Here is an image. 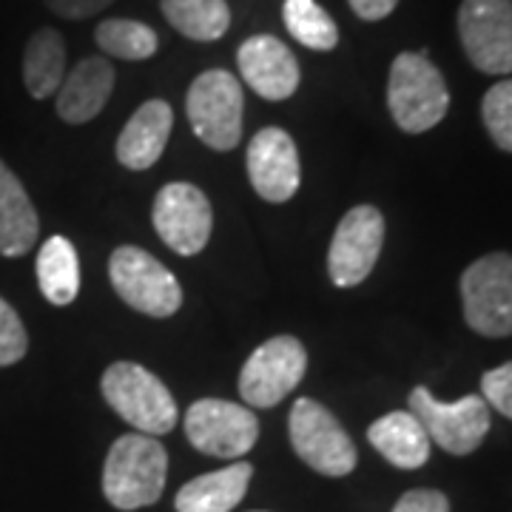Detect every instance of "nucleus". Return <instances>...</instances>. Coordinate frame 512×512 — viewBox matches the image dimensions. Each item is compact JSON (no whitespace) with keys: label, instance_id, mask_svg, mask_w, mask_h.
<instances>
[{"label":"nucleus","instance_id":"obj_1","mask_svg":"<svg viewBox=\"0 0 512 512\" xmlns=\"http://www.w3.org/2000/svg\"><path fill=\"white\" fill-rule=\"evenodd\" d=\"M168 478V453L146 433H126L111 444L103 467V493L111 507L131 512L160 501Z\"/></svg>","mask_w":512,"mask_h":512},{"label":"nucleus","instance_id":"obj_2","mask_svg":"<svg viewBox=\"0 0 512 512\" xmlns=\"http://www.w3.org/2000/svg\"><path fill=\"white\" fill-rule=\"evenodd\" d=\"M387 109L404 134L436 128L450 109V92L427 52H402L387 77Z\"/></svg>","mask_w":512,"mask_h":512},{"label":"nucleus","instance_id":"obj_3","mask_svg":"<svg viewBox=\"0 0 512 512\" xmlns=\"http://www.w3.org/2000/svg\"><path fill=\"white\" fill-rule=\"evenodd\" d=\"M100 390L111 410L146 436H165L177 424V402L171 390L137 362H114L106 367Z\"/></svg>","mask_w":512,"mask_h":512},{"label":"nucleus","instance_id":"obj_4","mask_svg":"<svg viewBox=\"0 0 512 512\" xmlns=\"http://www.w3.org/2000/svg\"><path fill=\"white\" fill-rule=\"evenodd\" d=\"M245 94L231 72H202L185 94V114L194 134L214 151H234L242 137Z\"/></svg>","mask_w":512,"mask_h":512},{"label":"nucleus","instance_id":"obj_5","mask_svg":"<svg viewBox=\"0 0 512 512\" xmlns=\"http://www.w3.org/2000/svg\"><path fill=\"white\" fill-rule=\"evenodd\" d=\"M288 433L293 453L322 476H350L359 464L356 444L325 404L299 399L291 407Z\"/></svg>","mask_w":512,"mask_h":512},{"label":"nucleus","instance_id":"obj_6","mask_svg":"<svg viewBox=\"0 0 512 512\" xmlns=\"http://www.w3.org/2000/svg\"><path fill=\"white\" fill-rule=\"evenodd\" d=\"M109 279L128 308L146 316L168 319L183 308V288L177 276L143 248L120 245L109 259Z\"/></svg>","mask_w":512,"mask_h":512},{"label":"nucleus","instance_id":"obj_7","mask_svg":"<svg viewBox=\"0 0 512 512\" xmlns=\"http://www.w3.org/2000/svg\"><path fill=\"white\" fill-rule=\"evenodd\" d=\"M461 305L467 325L487 336H512V254L495 251L461 274Z\"/></svg>","mask_w":512,"mask_h":512},{"label":"nucleus","instance_id":"obj_8","mask_svg":"<svg viewBox=\"0 0 512 512\" xmlns=\"http://www.w3.org/2000/svg\"><path fill=\"white\" fill-rule=\"evenodd\" d=\"M407 404L430 441H436L450 456L476 453L490 433V404L484 402V396H464L447 404L439 402L427 387H416Z\"/></svg>","mask_w":512,"mask_h":512},{"label":"nucleus","instance_id":"obj_9","mask_svg":"<svg viewBox=\"0 0 512 512\" xmlns=\"http://www.w3.org/2000/svg\"><path fill=\"white\" fill-rule=\"evenodd\" d=\"M308 350L296 336H274L248 356L239 373V396L251 407H276L305 379Z\"/></svg>","mask_w":512,"mask_h":512},{"label":"nucleus","instance_id":"obj_10","mask_svg":"<svg viewBox=\"0 0 512 512\" xmlns=\"http://www.w3.org/2000/svg\"><path fill=\"white\" fill-rule=\"evenodd\" d=\"M151 222L165 248L180 256H197L211 239L214 211L202 188L191 183H168L154 197Z\"/></svg>","mask_w":512,"mask_h":512},{"label":"nucleus","instance_id":"obj_11","mask_svg":"<svg viewBox=\"0 0 512 512\" xmlns=\"http://www.w3.org/2000/svg\"><path fill=\"white\" fill-rule=\"evenodd\" d=\"M185 436L194 450L214 458H242L259 439V421L242 404L200 399L185 413Z\"/></svg>","mask_w":512,"mask_h":512},{"label":"nucleus","instance_id":"obj_12","mask_svg":"<svg viewBox=\"0 0 512 512\" xmlns=\"http://www.w3.org/2000/svg\"><path fill=\"white\" fill-rule=\"evenodd\" d=\"M458 37L484 74H512V0H461Z\"/></svg>","mask_w":512,"mask_h":512},{"label":"nucleus","instance_id":"obj_13","mask_svg":"<svg viewBox=\"0 0 512 512\" xmlns=\"http://www.w3.org/2000/svg\"><path fill=\"white\" fill-rule=\"evenodd\" d=\"M384 245V217L373 205H356L336 225L330 239L328 274L339 288L362 285L376 268Z\"/></svg>","mask_w":512,"mask_h":512},{"label":"nucleus","instance_id":"obj_14","mask_svg":"<svg viewBox=\"0 0 512 512\" xmlns=\"http://www.w3.org/2000/svg\"><path fill=\"white\" fill-rule=\"evenodd\" d=\"M248 177L265 202H288L299 191V154L282 128H262L248 143Z\"/></svg>","mask_w":512,"mask_h":512},{"label":"nucleus","instance_id":"obj_15","mask_svg":"<svg viewBox=\"0 0 512 512\" xmlns=\"http://www.w3.org/2000/svg\"><path fill=\"white\" fill-rule=\"evenodd\" d=\"M237 66L242 80L271 103L288 100L299 89V63L291 49L274 35L248 37L239 46Z\"/></svg>","mask_w":512,"mask_h":512},{"label":"nucleus","instance_id":"obj_16","mask_svg":"<svg viewBox=\"0 0 512 512\" xmlns=\"http://www.w3.org/2000/svg\"><path fill=\"white\" fill-rule=\"evenodd\" d=\"M114 92V66L106 57H83L57 89V114L69 126H83L106 109Z\"/></svg>","mask_w":512,"mask_h":512},{"label":"nucleus","instance_id":"obj_17","mask_svg":"<svg viewBox=\"0 0 512 512\" xmlns=\"http://www.w3.org/2000/svg\"><path fill=\"white\" fill-rule=\"evenodd\" d=\"M174 126V111L165 100H148L131 114L117 137V160L131 171H146L163 157Z\"/></svg>","mask_w":512,"mask_h":512},{"label":"nucleus","instance_id":"obj_18","mask_svg":"<svg viewBox=\"0 0 512 512\" xmlns=\"http://www.w3.org/2000/svg\"><path fill=\"white\" fill-rule=\"evenodd\" d=\"M40 220L18 174L0 160V254L26 256L37 245Z\"/></svg>","mask_w":512,"mask_h":512},{"label":"nucleus","instance_id":"obj_19","mask_svg":"<svg viewBox=\"0 0 512 512\" xmlns=\"http://www.w3.org/2000/svg\"><path fill=\"white\" fill-rule=\"evenodd\" d=\"M367 441L399 470H419L430 458V436L410 410H396L367 427Z\"/></svg>","mask_w":512,"mask_h":512},{"label":"nucleus","instance_id":"obj_20","mask_svg":"<svg viewBox=\"0 0 512 512\" xmlns=\"http://www.w3.org/2000/svg\"><path fill=\"white\" fill-rule=\"evenodd\" d=\"M254 467L234 461L231 467L191 478L174 498L177 512H231L248 493Z\"/></svg>","mask_w":512,"mask_h":512},{"label":"nucleus","instance_id":"obj_21","mask_svg":"<svg viewBox=\"0 0 512 512\" xmlns=\"http://www.w3.org/2000/svg\"><path fill=\"white\" fill-rule=\"evenodd\" d=\"M35 268L40 293L57 308L72 305L80 293V259H77V248L72 242L60 234L46 239L37 254Z\"/></svg>","mask_w":512,"mask_h":512},{"label":"nucleus","instance_id":"obj_22","mask_svg":"<svg viewBox=\"0 0 512 512\" xmlns=\"http://www.w3.org/2000/svg\"><path fill=\"white\" fill-rule=\"evenodd\" d=\"M66 77V43L57 29H37L23 52V83L35 100H46Z\"/></svg>","mask_w":512,"mask_h":512},{"label":"nucleus","instance_id":"obj_23","mask_svg":"<svg viewBox=\"0 0 512 512\" xmlns=\"http://www.w3.org/2000/svg\"><path fill=\"white\" fill-rule=\"evenodd\" d=\"M165 20L188 40L211 43L231 26V9L225 0H160Z\"/></svg>","mask_w":512,"mask_h":512},{"label":"nucleus","instance_id":"obj_24","mask_svg":"<svg viewBox=\"0 0 512 512\" xmlns=\"http://www.w3.org/2000/svg\"><path fill=\"white\" fill-rule=\"evenodd\" d=\"M282 18L291 37L313 52H333L339 46V26L316 0H285Z\"/></svg>","mask_w":512,"mask_h":512},{"label":"nucleus","instance_id":"obj_25","mask_svg":"<svg viewBox=\"0 0 512 512\" xmlns=\"http://www.w3.org/2000/svg\"><path fill=\"white\" fill-rule=\"evenodd\" d=\"M94 40L106 55L120 60H148L160 49V37L151 26L126 18L103 20L94 32Z\"/></svg>","mask_w":512,"mask_h":512},{"label":"nucleus","instance_id":"obj_26","mask_svg":"<svg viewBox=\"0 0 512 512\" xmlns=\"http://www.w3.org/2000/svg\"><path fill=\"white\" fill-rule=\"evenodd\" d=\"M481 120L490 131L493 143L512 154V77L495 83L481 100Z\"/></svg>","mask_w":512,"mask_h":512},{"label":"nucleus","instance_id":"obj_27","mask_svg":"<svg viewBox=\"0 0 512 512\" xmlns=\"http://www.w3.org/2000/svg\"><path fill=\"white\" fill-rule=\"evenodd\" d=\"M26 353H29V333L23 328V319L0 296V367L18 365Z\"/></svg>","mask_w":512,"mask_h":512},{"label":"nucleus","instance_id":"obj_28","mask_svg":"<svg viewBox=\"0 0 512 512\" xmlns=\"http://www.w3.org/2000/svg\"><path fill=\"white\" fill-rule=\"evenodd\" d=\"M481 393H484V402L495 407L501 416L512 419V362L487 370L481 376Z\"/></svg>","mask_w":512,"mask_h":512},{"label":"nucleus","instance_id":"obj_29","mask_svg":"<svg viewBox=\"0 0 512 512\" xmlns=\"http://www.w3.org/2000/svg\"><path fill=\"white\" fill-rule=\"evenodd\" d=\"M393 512H450V501L447 495L439 493V490H410L404 493Z\"/></svg>","mask_w":512,"mask_h":512},{"label":"nucleus","instance_id":"obj_30","mask_svg":"<svg viewBox=\"0 0 512 512\" xmlns=\"http://www.w3.org/2000/svg\"><path fill=\"white\" fill-rule=\"evenodd\" d=\"M114 0H46V6L55 12L57 18L66 20H86L103 12Z\"/></svg>","mask_w":512,"mask_h":512},{"label":"nucleus","instance_id":"obj_31","mask_svg":"<svg viewBox=\"0 0 512 512\" xmlns=\"http://www.w3.org/2000/svg\"><path fill=\"white\" fill-rule=\"evenodd\" d=\"M350 9L356 12V18L370 20V23H376V20H384L387 15H393V9L399 6V0H348Z\"/></svg>","mask_w":512,"mask_h":512}]
</instances>
